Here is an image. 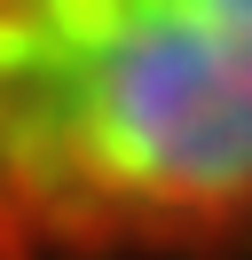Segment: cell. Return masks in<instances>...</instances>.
<instances>
[{
  "mask_svg": "<svg viewBox=\"0 0 252 260\" xmlns=\"http://www.w3.org/2000/svg\"><path fill=\"white\" fill-rule=\"evenodd\" d=\"M252 252V0H0V260Z\"/></svg>",
  "mask_w": 252,
  "mask_h": 260,
  "instance_id": "6da1fadb",
  "label": "cell"
}]
</instances>
